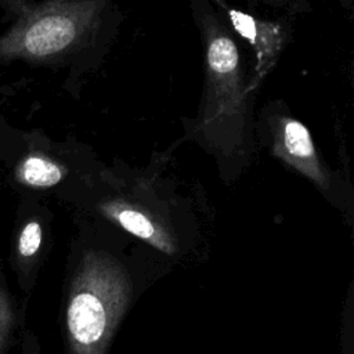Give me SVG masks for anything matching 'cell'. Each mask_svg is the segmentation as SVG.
Segmentation results:
<instances>
[{
  "label": "cell",
  "mask_w": 354,
  "mask_h": 354,
  "mask_svg": "<svg viewBox=\"0 0 354 354\" xmlns=\"http://www.w3.org/2000/svg\"><path fill=\"white\" fill-rule=\"evenodd\" d=\"M257 148H263L289 171L311 183L330 201L342 187L340 176L322 156L308 127L282 100L264 104L254 120Z\"/></svg>",
  "instance_id": "4"
},
{
  "label": "cell",
  "mask_w": 354,
  "mask_h": 354,
  "mask_svg": "<svg viewBox=\"0 0 354 354\" xmlns=\"http://www.w3.org/2000/svg\"><path fill=\"white\" fill-rule=\"evenodd\" d=\"M90 170L77 169V166L71 165L64 156H57L44 149H32L17 163L14 177L24 187L50 189L65 183L71 176L80 178Z\"/></svg>",
  "instance_id": "7"
},
{
  "label": "cell",
  "mask_w": 354,
  "mask_h": 354,
  "mask_svg": "<svg viewBox=\"0 0 354 354\" xmlns=\"http://www.w3.org/2000/svg\"><path fill=\"white\" fill-rule=\"evenodd\" d=\"M71 277L64 310L66 351L105 354L129 301L127 275L105 253L84 250Z\"/></svg>",
  "instance_id": "3"
},
{
  "label": "cell",
  "mask_w": 354,
  "mask_h": 354,
  "mask_svg": "<svg viewBox=\"0 0 354 354\" xmlns=\"http://www.w3.org/2000/svg\"><path fill=\"white\" fill-rule=\"evenodd\" d=\"M202 44L203 86L194 118H184V136L216 163L225 184L252 166L257 142L254 106L259 87L248 47L234 35L212 0H189Z\"/></svg>",
  "instance_id": "1"
},
{
  "label": "cell",
  "mask_w": 354,
  "mask_h": 354,
  "mask_svg": "<svg viewBox=\"0 0 354 354\" xmlns=\"http://www.w3.org/2000/svg\"><path fill=\"white\" fill-rule=\"evenodd\" d=\"M44 239L43 221L36 216L26 217L15 230L8 263L18 286L25 293L30 292L35 285Z\"/></svg>",
  "instance_id": "6"
},
{
  "label": "cell",
  "mask_w": 354,
  "mask_h": 354,
  "mask_svg": "<svg viewBox=\"0 0 354 354\" xmlns=\"http://www.w3.org/2000/svg\"><path fill=\"white\" fill-rule=\"evenodd\" d=\"M234 35L253 54V76L257 87L272 72L292 37L289 17L264 18L242 11L227 0H212Z\"/></svg>",
  "instance_id": "5"
},
{
  "label": "cell",
  "mask_w": 354,
  "mask_h": 354,
  "mask_svg": "<svg viewBox=\"0 0 354 354\" xmlns=\"http://www.w3.org/2000/svg\"><path fill=\"white\" fill-rule=\"evenodd\" d=\"M123 22L116 0H43L19 7L0 36V61L97 69Z\"/></svg>",
  "instance_id": "2"
},
{
  "label": "cell",
  "mask_w": 354,
  "mask_h": 354,
  "mask_svg": "<svg viewBox=\"0 0 354 354\" xmlns=\"http://www.w3.org/2000/svg\"><path fill=\"white\" fill-rule=\"evenodd\" d=\"M24 329V307L11 292L7 275L0 264V354H8Z\"/></svg>",
  "instance_id": "9"
},
{
  "label": "cell",
  "mask_w": 354,
  "mask_h": 354,
  "mask_svg": "<svg viewBox=\"0 0 354 354\" xmlns=\"http://www.w3.org/2000/svg\"><path fill=\"white\" fill-rule=\"evenodd\" d=\"M275 11H281L285 17H297L313 10L310 0H252Z\"/></svg>",
  "instance_id": "10"
},
{
  "label": "cell",
  "mask_w": 354,
  "mask_h": 354,
  "mask_svg": "<svg viewBox=\"0 0 354 354\" xmlns=\"http://www.w3.org/2000/svg\"><path fill=\"white\" fill-rule=\"evenodd\" d=\"M339 3L343 7V10H346L347 12L353 11V0H339Z\"/></svg>",
  "instance_id": "12"
},
{
  "label": "cell",
  "mask_w": 354,
  "mask_h": 354,
  "mask_svg": "<svg viewBox=\"0 0 354 354\" xmlns=\"http://www.w3.org/2000/svg\"><path fill=\"white\" fill-rule=\"evenodd\" d=\"M19 343H21V354H40V346L36 335L24 328L19 336Z\"/></svg>",
  "instance_id": "11"
},
{
  "label": "cell",
  "mask_w": 354,
  "mask_h": 354,
  "mask_svg": "<svg viewBox=\"0 0 354 354\" xmlns=\"http://www.w3.org/2000/svg\"><path fill=\"white\" fill-rule=\"evenodd\" d=\"M94 203L100 214H102L106 220L118 224L129 234L142 239L148 245L166 254H173L176 252L173 238L162 223L119 202L102 196L94 195Z\"/></svg>",
  "instance_id": "8"
}]
</instances>
